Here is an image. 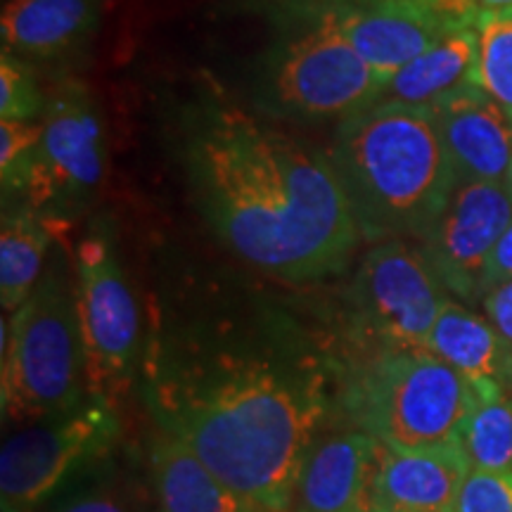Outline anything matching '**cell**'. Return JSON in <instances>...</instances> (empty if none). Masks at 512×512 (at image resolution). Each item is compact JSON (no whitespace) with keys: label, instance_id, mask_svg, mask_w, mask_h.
I'll return each mask as SVG.
<instances>
[{"label":"cell","instance_id":"1","mask_svg":"<svg viewBox=\"0 0 512 512\" xmlns=\"http://www.w3.org/2000/svg\"><path fill=\"white\" fill-rule=\"evenodd\" d=\"M185 164L211 226L261 271L287 280L339 273L363 238L330 157L240 107L197 114Z\"/></svg>","mask_w":512,"mask_h":512},{"label":"cell","instance_id":"2","mask_svg":"<svg viewBox=\"0 0 512 512\" xmlns=\"http://www.w3.org/2000/svg\"><path fill=\"white\" fill-rule=\"evenodd\" d=\"M150 406L249 505L290 512L325 401L313 377L256 356L219 354L157 373Z\"/></svg>","mask_w":512,"mask_h":512},{"label":"cell","instance_id":"3","mask_svg":"<svg viewBox=\"0 0 512 512\" xmlns=\"http://www.w3.org/2000/svg\"><path fill=\"white\" fill-rule=\"evenodd\" d=\"M328 157L370 240L422 242L458 185L430 105L363 107L339 121Z\"/></svg>","mask_w":512,"mask_h":512},{"label":"cell","instance_id":"4","mask_svg":"<svg viewBox=\"0 0 512 512\" xmlns=\"http://www.w3.org/2000/svg\"><path fill=\"white\" fill-rule=\"evenodd\" d=\"M382 81L311 0H287L283 27L256 64L254 100L275 119L342 121L373 105Z\"/></svg>","mask_w":512,"mask_h":512},{"label":"cell","instance_id":"5","mask_svg":"<svg viewBox=\"0 0 512 512\" xmlns=\"http://www.w3.org/2000/svg\"><path fill=\"white\" fill-rule=\"evenodd\" d=\"M0 406L15 425L81 406L88 392L76 283L57 264L0 325Z\"/></svg>","mask_w":512,"mask_h":512},{"label":"cell","instance_id":"6","mask_svg":"<svg viewBox=\"0 0 512 512\" xmlns=\"http://www.w3.org/2000/svg\"><path fill=\"white\" fill-rule=\"evenodd\" d=\"M356 420L392 448L458 444L477 387L427 347L384 349L356 387Z\"/></svg>","mask_w":512,"mask_h":512},{"label":"cell","instance_id":"7","mask_svg":"<svg viewBox=\"0 0 512 512\" xmlns=\"http://www.w3.org/2000/svg\"><path fill=\"white\" fill-rule=\"evenodd\" d=\"M117 434L110 401L95 396L10 434L0 451L3 512H36L81 465L105 456Z\"/></svg>","mask_w":512,"mask_h":512},{"label":"cell","instance_id":"8","mask_svg":"<svg viewBox=\"0 0 512 512\" xmlns=\"http://www.w3.org/2000/svg\"><path fill=\"white\" fill-rule=\"evenodd\" d=\"M43 133L19 195L27 207L57 221V214L86 204L105 178V136L91 95L62 81L46 98Z\"/></svg>","mask_w":512,"mask_h":512},{"label":"cell","instance_id":"9","mask_svg":"<svg viewBox=\"0 0 512 512\" xmlns=\"http://www.w3.org/2000/svg\"><path fill=\"white\" fill-rule=\"evenodd\" d=\"M76 309L88 394L110 401L136 373L138 304L110 240L91 235L76 252Z\"/></svg>","mask_w":512,"mask_h":512},{"label":"cell","instance_id":"10","mask_svg":"<svg viewBox=\"0 0 512 512\" xmlns=\"http://www.w3.org/2000/svg\"><path fill=\"white\" fill-rule=\"evenodd\" d=\"M446 292L422 249L406 240H382L356 275V302L384 349L427 347Z\"/></svg>","mask_w":512,"mask_h":512},{"label":"cell","instance_id":"11","mask_svg":"<svg viewBox=\"0 0 512 512\" xmlns=\"http://www.w3.org/2000/svg\"><path fill=\"white\" fill-rule=\"evenodd\" d=\"M363 57L382 86L427 53L458 24L475 17L446 0H311Z\"/></svg>","mask_w":512,"mask_h":512},{"label":"cell","instance_id":"12","mask_svg":"<svg viewBox=\"0 0 512 512\" xmlns=\"http://www.w3.org/2000/svg\"><path fill=\"white\" fill-rule=\"evenodd\" d=\"M510 223L512 197L503 183H458L420 249L448 292L477 302L486 261Z\"/></svg>","mask_w":512,"mask_h":512},{"label":"cell","instance_id":"13","mask_svg":"<svg viewBox=\"0 0 512 512\" xmlns=\"http://www.w3.org/2000/svg\"><path fill=\"white\" fill-rule=\"evenodd\" d=\"M458 183H503L512 162V119L475 81L430 102Z\"/></svg>","mask_w":512,"mask_h":512},{"label":"cell","instance_id":"14","mask_svg":"<svg viewBox=\"0 0 512 512\" xmlns=\"http://www.w3.org/2000/svg\"><path fill=\"white\" fill-rule=\"evenodd\" d=\"M382 441L366 430L316 437L294 484L290 512H375Z\"/></svg>","mask_w":512,"mask_h":512},{"label":"cell","instance_id":"15","mask_svg":"<svg viewBox=\"0 0 512 512\" xmlns=\"http://www.w3.org/2000/svg\"><path fill=\"white\" fill-rule=\"evenodd\" d=\"M470 472L460 444L380 451L375 512H448Z\"/></svg>","mask_w":512,"mask_h":512},{"label":"cell","instance_id":"16","mask_svg":"<svg viewBox=\"0 0 512 512\" xmlns=\"http://www.w3.org/2000/svg\"><path fill=\"white\" fill-rule=\"evenodd\" d=\"M100 0H12L0 19L3 50L22 60H53L93 34Z\"/></svg>","mask_w":512,"mask_h":512},{"label":"cell","instance_id":"17","mask_svg":"<svg viewBox=\"0 0 512 512\" xmlns=\"http://www.w3.org/2000/svg\"><path fill=\"white\" fill-rule=\"evenodd\" d=\"M427 349L444 358L472 384L510 387L512 344L491 320H484L463 304L448 299L427 339Z\"/></svg>","mask_w":512,"mask_h":512},{"label":"cell","instance_id":"18","mask_svg":"<svg viewBox=\"0 0 512 512\" xmlns=\"http://www.w3.org/2000/svg\"><path fill=\"white\" fill-rule=\"evenodd\" d=\"M150 463L162 512H242L245 508V501L174 434H159Z\"/></svg>","mask_w":512,"mask_h":512},{"label":"cell","instance_id":"19","mask_svg":"<svg viewBox=\"0 0 512 512\" xmlns=\"http://www.w3.org/2000/svg\"><path fill=\"white\" fill-rule=\"evenodd\" d=\"M477 15L448 31L437 46L415 57L380 88L375 102L430 105L441 95L472 81L477 64Z\"/></svg>","mask_w":512,"mask_h":512},{"label":"cell","instance_id":"20","mask_svg":"<svg viewBox=\"0 0 512 512\" xmlns=\"http://www.w3.org/2000/svg\"><path fill=\"white\" fill-rule=\"evenodd\" d=\"M53 219L24 207L5 211L0 228V299L15 313L43 278V261L53 242Z\"/></svg>","mask_w":512,"mask_h":512},{"label":"cell","instance_id":"21","mask_svg":"<svg viewBox=\"0 0 512 512\" xmlns=\"http://www.w3.org/2000/svg\"><path fill=\"white\" fill-rule=\"evenodd\" d=\"M477 403L458 444L470 470H512V396L501 384H475Z\"/></svg>","mask_w":512,"mask_h":512},{"label":"cell","instance_id":"22","mask_svg":"<svg viewBox=\"0 0 512 512\" xmlns=\"http://www.w3.org/2000/svg\"><path fill=\"white\" fill-rule=\"evenodd\" d=\"M477 64L472 81L512 119V5L477 12Z\"/></svg>","mask_w":512,"mask_h":512},{"label":"cell","instance_id":"23","mask_svg":"<svg viewBox=\"0 0 512 512\" xmlns=\"http://www.w3.org/2000/svg\"><path fill=\"white\" fill-rule=\"evenodd\" d=\"M46 98L27 60L5 53L0 57V119L34 121L43 114Z\"/></svg>","mask_w":512,"mask_h":512},{"label":"cell","instance_id":"24","mask_svg":"<svg viewBox=\"0 0 512 512\" xmlns=\"http://www.w3.org/2000/svg\"><path fill=\"white\" fill-rule=\"evenodd\" d=\"M41 133V121H0V181L5 195L22 192Z\"/></svg>","mask_w":512,"mask_h":512},{"label":"cell","instance_id":"25","mask_svg":"<svg viewBox=\"0 0 512 512\" xmlns=\"http://www.w3.org/2000/svg\"><path fill=\"white\" fill-rule=\"evenodd\" d=\"M448 512H512V470H470Z\"/></svg>","mask_w":512,"mask_h":512},{"label":"cell","instance_id":"26","mask_svg":"<svg viewBox=\"0 0 512 512\" xmlns=\"http://www.w3.org/2000/svg\"><path fill=\"white\" fill-rule=\"evenodd\" d=\"M36 512H140V508L131 496L124 494V489L102 486V489L88 491V494L64 498L50 508H38Z\"/></svg>","mask_w":512,"mask_h":512},{"label":"cell","instance_id":"27","mask_svg":"<svg viewBox=\"0 0 512 512\" xmlns=\"http://www.w3.org/2000/svg\"><path fill=\"white\" fill-rule=\"evenodd\" d=\"M512 280V223L505 228L501 240L496 242L494 252H491L489 261H486L482 287H479V297H486L491 290L501 287Z\"/></svg>","mask_w":512,"mask_h":512},{"label":"cell","instance_id":"28","mask_svg":"<svg viewBox=\"0 0 512 512\" xmlns=\"http://www.w3.org/2000/svg\"><path fill=\"white\" fill-rule=\"evenodd\" d=\"M484 302L486 318L496 325V330L512 344V280L496 290H491Z\"/></svg>","mask_w":512,"mask_h":512},{"label":"cell","instance_id":"29","mask_svg":"<svg viewBox=\"0 0 512 512\" xmlns=\"http://www.w3.org/2000/svg\"><path fill=\"white\" fill-rule=\"evenodd\" d=\"M448 3L463 12H484L494 8H505V5H512V0H448Z\"/></svg>","mask_w":512,"mask_h":512},{"label":"cell","instance_id":"30","mask_svg":"<svg viewBox=\"0 0 512 512\" xmlns=\"http://www.w3.org/2000/svg\"><path fill=\"white\" fill-rule=\"evenodd\" d=\"M242 512H283V510H273V508H261V505H249L245 503V508Z\"/></svg>","mask_w":512,"mask_h":512},{"label":"cell","instance_id":"31","mask_svg":"<svg viewBox=\"0 0 512 512\" xmlns=\"http://www.w3.org/2000/svg\"><path fill=\"white\" fill-rule=\"evenodd\" d=\"M503 185H505V190H508V195L512 197V162H510V169H508V176H505V181H503Z\"/></svg>","mask_w":512,"mask_h":512},{"label":"cell","instance_id":"32","mask_svg":"<svg viewBox=\"0 0 512 512\" xmlns=\"http://www.w3.org/2000/svg\"><path fill=\"white\" fill-rule=\"evenodd\" d=\"M508 394L512 396V382H510V387H508Z\"/></svg>","mask_w":512,"mask_h":512},{"label":"cell","instance_id":"33","mask_svg":"<svg viewBox=\"0 0 512 512\" xmlns=\"http://www.w3.org/2000/svg\"><path fill=\"white\" fill-rule=\"evenodd\" d=\"M446 3H448V0H446Z\"/></svg>","mask_w":512,"mask_h":512}]
</instances>
